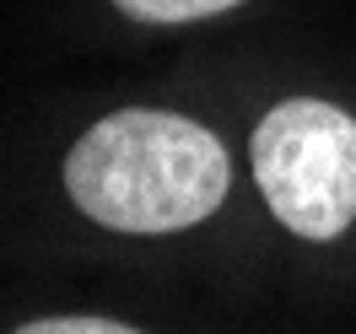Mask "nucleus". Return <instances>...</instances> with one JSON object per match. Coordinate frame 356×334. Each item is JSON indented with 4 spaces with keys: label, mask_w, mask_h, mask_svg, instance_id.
<instances>
[{
    "label": "nucleus",
    "mask_w": 356,
    "mask_h": 334,
    "mask_svg": "<svg viewBox=\"0 0 356 334\" xmlns=\"http://www.w3.org/2000/svg\"><path fill=\"white\" fill-rule=\"evenodd\" d=\"M17 334H140V329L113 324V318H38V324H22Z\"/></svg>",
    "instance_id": "4"
},
{
    "label": "nucleus",
    "mask_w": 356,
    "mask_h": 334,
    "mask_svg": "<svg viewBox=\"0 0 356 334\" xmlns=\"http://www.w3.org/2000/svg\"><path fill=\"white\" fill-rule=\"evenodd\" d=\"M254 178L291 232H346L356 222V119L313 97L270 108L254 130Z\"/></svg>",
    "instance_id": "2"
},
{
    "label": "nucleus",
    "mask_w": 356,
    "mask_h": 334,
    "mask_svg": "<svg viewBox=\"0 0 356 334\" xmlns=\"http://www.w3.org/2000/svg\"><path fill=\"white\" fill-rule=\"evenodd\" d=\"M65 189L113 232H178L227 200V151L184 113L119 108L70 146Z\"/></svg>",
    "instance_id": "1"
},
{
    "label": "nucleus",
    "mask_w": 356,
    "mask_h": 334,
    "mask_svg": "<svg viewBox=\"0 0 356 334\" xmlns=\"http://www.w3.org/2000/svg\"><path fill=\"white\" fill-rule=\"evenodd\" d=\"M124 17H140V22H195V17H216V11H232L243 0H113Z\"/></svg>",
    "instance_id": "3"
}]
</instances>
